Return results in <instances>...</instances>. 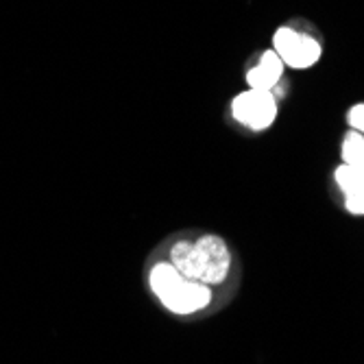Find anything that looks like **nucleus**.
<instances>
[{
	"instance_id": "7ed1b4c3",
	"label": "nucleus",
	"mask_w": 364,
	"mask_h": 364,
	"mask_svg": "<svg viewBox=\"0 0 364 364\" xmlns=\"http://www.w3.org/2000/svg\"><path fill=\"white\" fill-rule=\"evenodd\" d=\"M229 116L242 129H249L253 134H264V131H269L275 124L279 116L277 92L245 87L231 98Z\"/></svg>"
},
{
	"instance_id": "39448f33",
	"label": "nucleus",
	"mask_w": 364,
	"mask_h": 364,
	"mask_svg": "<svg viewBox=\"0 0 364 364\" xmlns=\"http://www.w3.org/2000/svg\"><path fill=\"white\" fill-rule=\"evenodd\" d=\"M284 73H286V63L282 61V57L273 48H267L249 63V68L245 70V83L247 87L253 90L275 92L284 79Z\"/></svg>"
},
{
	"instance_id": "f03ea898",
	"label": "nucleus",
	"mask_w": 364,
	"mask_h": 364,
	"mask_svg": "<svg viewBox=\"0 0 364 364\" xmlns=\"http://www.w3.org/2000/svg\"><path fill=\"white\" fill-rule=\"evenodd\" d=\"M271 48L282 57L286 68L310 70L323 57V42L318 33L299 20L284 22L273 31Z\"/></svg>"
},
{
	"instance_id": "423d86ee",
	"label": "nucleus",
	"mask_w": 364,
	"mask_h": 364,
	"mask_svg": "<svg viewBox=\"0 0 364 364\" xmlns=\"http://www.w3.org/2000/svg\"><path fill=\"white\" fill-rule=\"evenodd\" d=\"M332 177L336 190L341 192L345 212L351 216H364V171L338 164Z\"/></svg>"
},
{
	"instance_id": "20e7f679",
	"label": "nucleus",
	"mask_w": 364,
	"mask_h": 364,
	"mask_svg": "<svg viewBox=\"0 0 364 364\" xmlns=\"http://www.w3.org/2000/svg\"><path fill=\"white\" fill-rule=\"evenodd\" d=\"M194 245V264H196V279L214 288L220 286L234 267V253H231L229 245L225 238L218 234H203Z\"/></svg>"
},
{
	"instance_id": "f257e3e1",
	"label": "nucleus",
	"mask_w": 364,
	"mask_h": 364,
	"mask_svg": "<svg viewBox=\"0 0 364 364\" xmlns=\"http://www.w3.org/2000/svg\"><path fill=\"white\" fill-rule=\"evenodd\" d=\"M149 288L159 304L177 316L196 314L214 301V290L210 286L183 277L168 259H159L151 267Z\"/></svg>"
},
{
	"instance_id": "6e6552de",
	"label": "nucleus",
	"mask_w": 364,
	"mask_h": 364,
	"mask_svg": "<svg viewBox=\"0 0 364 364\" xmlns=\"http://www.w3.org/2000/svg\"><path fill=\"white\" fill-rule=\"evenodd\" d=\"M341 164H347L351 168L364 171V136L358 131L347 129V134L341 140Z\"/></svg>"
},
{
	"instance_id": "1a4fd4ad",
	"label": "nucleus",
	"mask_w": 364,
	"mask_h": 364,
	"mask_svg": "<svg viewBox=\"0 0 364 364\" xmlns=\"http://www.w3.org/2000/svg\"><path fill=\"white\" fill-rule=\"evenodd\" d=\"M345 120H347V127H349L351 131H358V134L364 136V101L353 103V105L347 109Z\"/></svg>"
},
{
	"instance_id": "0eeeda50",
	"label": "nucleus",
	"mask_w": 364,
	"mask_h": 364,
	"mask_svg": "<svg viewBox=\"0 0 364 364\" xmlns=\"http://www.w3.org/2000/svg\"><path fill=\"white\" fill-rule=\"evenodd\" d=\"M168 262L188 279H196V264H194V245L188 238H181L171 245L168 249Z\"/></svg>"
}]
</instances>
